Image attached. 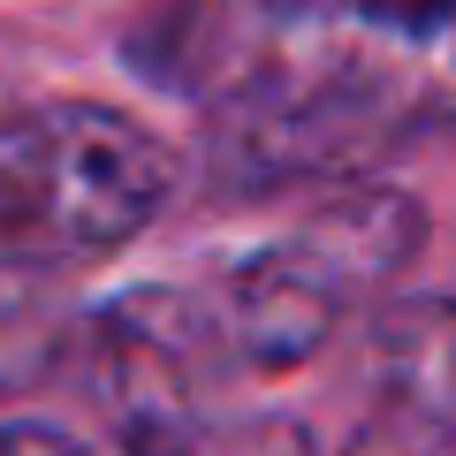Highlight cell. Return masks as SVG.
Segmentation results:
<instances>
[{"instance_id": "3957f363", "label": "cell", "mask_w": 456, "mask_h": 456, "mask_svg": "<svg viewBox=\"0 0 456 456\" xmlns=\"http://www.w3.org/2000/svg\"><path fill=\"white\" fill-rule=\"evenodd\" d=\"M419 244L426 213L388 183H358V191L327 198L297 236L236 259L228 281L206 297L228 365H251V373L305 365L365 289L403 274Z\"/></svg>"}, {"instance_id": "8992f818", "label": "cell", "mask_w": 456, "mask_h": 456, "mask_svg": "<svg viewBox=\"0 0 456 456\" xmlns=\"http://www.w3.org/2000/svg\"><path fill=\"white\" fill-rule=\"evenodd\" d=\"M335 456H456V403H434L419 388L365 380V411L342 434Z\"/></svg>"}, {"instance_id": "52a82bcc", "label": "cell", "mask_w": 456, "mask_h": 456, "mask_svg": "<svg viewBox=\"0 0 456 456\" xmlns=\"http://www.w3.org/2000/svg\"><path fill=\"white\" fill-rule=\"evenodd\" d=\"M0 456H92V449L53 426H0Z\"/></svg>"}, {"instance_id": "6da1fadb", "label": "cell", "mask_w": 456, "mask_h": 456, "mask_svg": "<svg viewBox=\"0 0 456 456\" xmlns=\"http://www.w3.org/2000/svg\"><path fill=\"white\" fill-rule=\"evenodd\" d=\"M198 99L236 191L388 160L456 122V0H221Z\"/></svg>"}, {"instance_id": "277c9868", "label": "cell", "mask_w": 456, "mask_h": 456, "mask_svg": "<svg viewBox=\"0 0 456 456\" xmlns=\"http://www.w3.org/2000/svg\"><path fill=\"white\" fill-rule=\"evenodd\" d=\"M221 358L213 312L191 289H130L92 312V395L130 456L198 449V388Z\"/></svg>"}, {"instance_id": "5b68a950", "label": "cell", "mask_w": 456, "mask_h": 456, "mask_svg": "<svg viewBox=\"0 0 456 456\" xmlns=\"http://www.w3.org/2000/svg\"><path fill=\"white\" fill-rule=\"evenodd\" d=\"M77 335L84 327H77L61 266L0 251V403H16L23 388H38Z\"/></svg>"}, {"instance_id": "7a4b0ae2", "label": "cell", "mask_w": 456, "mask_h": 456, "mask_svg": "<svg viewBox=\"0 0 456 456\" xmlns=\"http://www.w3.org/2000/svg\"><path fill=\"white\" fill-rule=\"evenodd\" d=\"M175 191V152L114 107L46 99L0 114V251L77 266L122 251Z\"/></svg>"}]
</instances>
